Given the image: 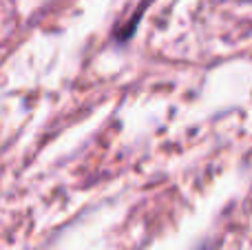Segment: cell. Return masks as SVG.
<instances>
[]
</instances>
